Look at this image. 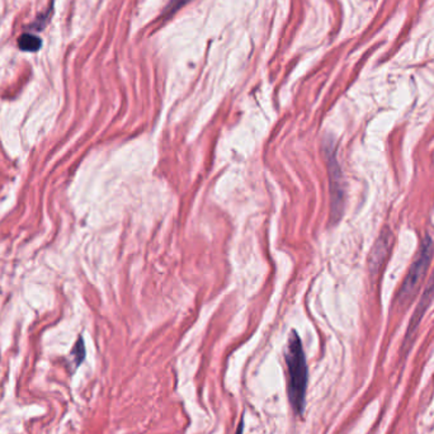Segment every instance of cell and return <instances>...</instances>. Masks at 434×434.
I'll list each match as a JSON object with an SVG mask.
<instances>
[{
    "label": "cell",
    "mask_w": 434,
    "mask_h": 434,
    "mask_svg": "<svg viewBox=\"0 0 434 434\" xmlns=\"http://www.w3.org/2000/svg\"><path fill=\"white\" fill-rule=\"evenodd\" d=\"M284 359L287 365V395L289 404L297 415H302L306 405L309 371L302 342L296 332H292L289 335Z\"/></svg>",
    "instance_id": "obj_1"
},
{
    "label": "cell",
    "mask_w": 434,
    "mask_h": 434,
    "mask_svg": "<svg viewBox=\"0 0 434 434\" xmlns=\"http://www.w3.org/2000/svg\"><path fill=\"white\" fill-rule=\"evenodd\" d=\"M433 242L429 236H426L397 293V304L408 306L413 301V297L417 293V289L426 275V269L433 257Z\"/></svg>",
    "instance_id": "obj_2"
},
{
    "label": "cell",
    "mask_w": 434,
    "mask_h": 434,
    "mask_svg": "<svg viewBox=\"0 0 434 434\" xmlns=\"http://www.w3.org/2000/svg\"><path fill=\"white\" fill-rule=\"evenodd\" d=\"M327 159V174H329V190H330V215L333 220H339L344 208V179L342 170L335 158V147L333 144L324 145Z\"/></svg>",
    "instance_id": "obj_3"
},
{
    "label": "cell",
    "mask_w": 434,
    "mask_h": 434,
    "mask_svg": "<svg viewBox=\"0 0 434 434\" xmlns=\"http://www.w3.org/2000/svg\"><path fill=\"white\" fill-rule=\"evenodd\" d=\"M390 246H391V235L388 233L381 235L376 245L373 246V253L371 255V262H372L371 269L374 272L381 269L385 259L388 258Z\"/></svg>",
    "instance_id": "obj_4"
},
{
    "label": "cell",
    "mask_w": 434,
    "mask_h": 434,
    "mask_svg": "<svg viewBox=\"0 0 434 434\" xmlns=\"http://www.w3.org/2000/svg\"><path fill=\"white\" fill-rule=\"evenodd\" d=\"M18 46L23 51H37L41 47V39L33 35H23L18 39Z\"/></svg>",
    "instance_id": "obj_5"
},
{
    "label": "cell",
    "mask_w": 434,
    "mask_h": 434,
    "mask_svg": "<svg viewBox=\"0 0 434 434\" xmlns=\"http://www.w3.org/2000/svg\"><path fill=\"white\" fill-rule=\"evenodd\" d=\"M73 354L75 358V365H79L84 361L85 358V348H84V343L82 341V338L79 339V342L76 343L75 348L73 350Z\"/></svg>",
    "instance_id": "obj_6"
},
{
    "label": "cell",
    "mask_w": 434,
    "mask_h": 434,
    "mask_svg": "<svg viewBox=\"0 0 434 434\" xmlns=\"http://www.w3.org/2000/svg\"><path fill=\"white\" fill-rule=\"evenodd\" d=\"M190 0H170L169 6L165 8V15H173L177 10H179L183 6L190 3Z\"/></svg>",
    "instance_id": "obj_7"
},
{
    "label": "cell",
    "mask_w": 434,
    "mask_h": 434,
    "mask_svg": "<svg viewBox=\"0 0 434 434\" xmlns=\"http://www.w3.org/2000/svg\"><path fill=\"white\" fill-rule=\"evenodd\" d=\"M244 429V423L243 420L240 422V424H239V428H237V431H236V434H243Z\"/></svg>",
    "instance_id": "obj_8"
}]
</instances>
